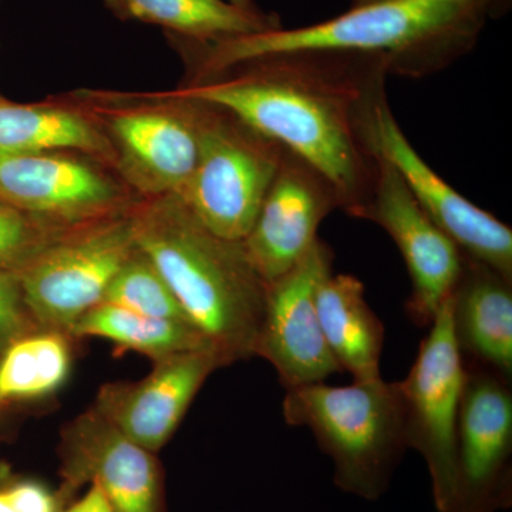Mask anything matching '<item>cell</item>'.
Masks as SVG:
<instances>
[{
	"instance_id": "30bf717a",
	"label": "cell",
	"mask_w": 512,
	"mask_h": 512,
	"mask_svg": "<svg viewBox=\"0 0 512 512\" xmlns=\"http://www.w3.org/2000/svg\"><path fill=\"white\" fill-rule=\"evenodd\" d=\"M332 264V249L318 239L291 271L266 285L255 356L275 367L286 390L322 383L343 372L326 343L316 309L318 286L332 272Z\"/></svg>"
},
{
	"instance_id": "8992f818",
	"label": "cell",
	"mask_w": 512,
	"mask_h": 512,
	"mask_svg": "<svg viewBox=\"0 0 512 512\" xmlns=\"http://www.w3.org/2000/svg\"><path fill=\"white\" fill-rule=\"evenodd\" d=\"M134 249L133 215L60 234L18 271L30 318L39 328L70 333L77 320L103 303Z\"/></svg>"
},
{
	"instance_id": "6da1fadb",
	"label": "cell",
	"mask_w": 512,
	"mask_h": 512,
	"mask_svg": "<svg viewBox=\"0 0 512 512\" xmlns=\"http://www.w3.org/2000/svg\"><path fill=\"white\" fill-rule=\"evenodd\" d=\"M386 73L367 57L284 53L202 77L168 97L227 111L301 158L328 181L339 208L357 218L379 171L367 114Z\"/></svg>"
},
{
	"instance_id": "ac0fdd59",
	"label": "cell",
	"mask_w": 512,
	"mask_h": 512,
	"mask_svg": "<svg viewBox=\"0 0 512 512\" xmlns=\"http://www.w3.org/2000/svg\"><path fill=\"white\" fill-rule=\"evenodd\" d=\"M320 328L330 352L355 382L380 379L384 326L356 276L330 272L316 292Z\"/></svg>"
},
{
	"instance_id": "44dd1931",
	"label": "cell",
	"mask_w": 512,
	"mask_h": 512,
	"mask_svg": "<svg viewBox=\"0 0 512 512\" xmlns=\"http://www.w3.org/2000/svg\"><path fill=\"white\" fill-rule=\"evenodd\" d=\"M70 335L106 339L120 350L141 353L154 362L188 350L211 349L190 323L148 318L109 303H100L77 320Z\"/></svg>"
},
{
	"instance_id": "603a6c76",
	"label": "cell",
	"mask_w": 512,
	"mask_h": 512,
	"mask_svg": "<svg viewBox=\"0 0 512 512\" xmlns=\"http://www.w3.org/2000/svg\"><path fill=\"white\" fill-rule=\"evenodd\" d=\"M103 303L148 318L190 323L163 276L137 247L111 282Z\"/></svg>"
},
{
	"instance_id": "3957f363",
	"label": "cell",
	"mask_w": 512,
	"mask_h": 512,
	"mask_svg": "<svg viewBox=\"0 0 512 512\" xmlns=\"http://www.w3.org/2000/svg\"><path fill=\"white\" fill-rule=\"evenodd\" d=\"M133 221L136 247L224 366L255 356L268 284L241 242L212 235L175 197L156 198Z\"/></svg>"
},
{
	"instance_id": "d6986e66",
	"label": "cell",
	"mask_w": 512,
	"mask_h": 512,
	"mask_svg": "<svg viewBox=\"0 0 512 512\" xmlns=\"http://www.w3.org/2000/svg\"><path fill=\"white\" fill-rule=\"evenodd\" d=\"M123 19L163 26L194 43L279 29V20L259 10H245L225 0H104Z\"/></svg>"
},
{
	"instance_id": "7402d4cb",
	"label": "cell",
	"mask_w": 512,
	"mask_h": 512,
	"mask_svg": "<svg viewBox=\"0 0 512 512\" xmlns=\"http://www.w3.org/2000/svg\"><path fill=\"white\" fill-rule=\"evenodd\" d=\"M72 357L63 332L39 330L13 340L0 359V402L40 399L69 377Z\"/></svg>"
},
{
	"instance_id": "7a4b0ae2",
	"label": "cell",
	"mask_w": 512,
	"mask_h": 512,
	"mask_svg": "<svg viewBox=\"0 0 512 512\" xmlns=\"http://www.w3.org/2000/svg\"><path fill=\"white\" fill-rule=\"evenodd\" d=\"M490 3L493 0H379L305 28L195 43L201 47L198 74L202 79L284 53H336L377 60L387 73L424 76L473 47Z\"/></svg>"
},
{
	"instance_id": "83f0119b",
	"label": "cell",
	"mask_w": 512,
	"mask_h": 512,
	"mask_svg": "<svg viewBox=\"0 0 512 512\" xmlns=\"http://www.w3.org/2000/svg\"><path fill=\"white\" fill-rule=\"evenodd\" d=\"M0 512H15L6 490L0 491Z\"/></svg>"
},
{
	"instance_id": "52a82bcc",
	"label": "cell",
	"mask_w": 512,
	"mask_h": 512,
	"mask_svg": "<svg viewBox=\"0 0 512 512\" xmlns=\"http://www.w3.org/2000/svg\"><path fill=\"white\" fill-rule=\"evenodd\" d=\"M453 295L441 305L406 379L399 382L407 446L426 461L437 512H451L456 491L457 420L464 362L453 330Z\"/></svg>"
},
{
	"instance_id": "4316f807",
	"label": "cell",
	"mask_w": 512,
	"mask_h": 512,
	"mask_svg": "<svg viewBox=\"0 0 512 512\" xmlns=\"http://www.w3.org/2000/svg\"><path fill=\"white\" fill-rule=\"evenodd\" d=\"M64 512H114V508L107 495L101 490L100 485L93 483L82 500L77 501L69 510Z\"/></svg>"
},
{
	"instance_id": "5bb4252c",
	"label": "cell",
	"mask_w": 512,
	"mask_h": 512,
	"mask_svg": "<svg viewBox=\"0 0 512 512\" xmlns=\"http://www.w3.org/2000/svg\"><path fill=\"white\" fill-rule=\"evenodd\" d=\"M335 208L338 198L328 181L284 148L254 227L241 242L256 274L269 284L291 271L318 241L320 222Z\"/></svg>"
},
{
	"instance_id": "ba28073f",
	"label": "cell",
	"mask_w": 512,
	"mask_h": 512,
	"mask_svg": "<svg viewBox=\"0 0 512 512\" xmlns=\"http://www.w3.org/2000/svg\"><path fill=\"white\" fill-rule=\"evenodd\" d=\"M367 137L373 153L392 165L421 210L464 255L512 279V229L468 201L420 157L404 136L384 92L370 104Z\"/></svg>"
},
{
	"instance_id": "9a60e30c",
	"label": "cell",
	"mask_w": 512,
	"mask_h": 512,
	"mask_svg": "<svg viewBox=\"0 0 512 512\" xmlns=\"http://www.w3.org/2000/svg\"><path fill=\"white\" fill-rule=\"evenodd\" d=\"M154 363L150 375L138 382L101 387L94 406L124 436L150 453L173 437L202 384L224 366L211 349L188 350Z\"/></svg>"
},
{
	"instance_id": "f546056e",
	"label": "cell",
	"mask_w": 512,
	"mask_h": 512,
	"mask_svg": "<svg viewBox=\"0 0 512 512\" xmlns=\"http://www.w3.org/2000/svg\"><path fill=\"white\" fill-rule=\"evenodd\" d=\"M357 5H366V3L379 2V0H356Z\"/></svg>"
},
{
	"instance_id": "2e32d148",
	"label": "cell",
	"mask_w": 512,
	"mask_h": 512,
	"mask_svg": "<svg viewBox=\"0 0 512 512\" xmlns=\"http://www.w3.org/2000/svg\"><path fill=\"white\" fill-rule=\"evenodd\" d=\"M64 451L72 477L99 484L114 512H158L160 471L153 453L124 436L96 409L64 431Z\"/></svg>"
},
{
	"instance_id": "d4e9b609",
	"label": "cell",
	"mask_w": 512,
	"mask_h": 512,
	"mask_svg": "<svg viewBox=\"0 0 512 512\" xmlns=\"http://www.w3.org/2000/svg\"><path fill=\"white\" fill-rule=\"evenodd\" d=\"M35 328L23 303L18 272L0 269V345L8 346Z\"/></svg>"
},
{
	"instance_id": "e0dca14e",
	"label": "cell",
	"mask_w": 512,
	"mask_h": 512,
	"mask_svg": "<svg viewBox=\"0 0 512 512\" xmlns=\"http://www.w3.org/2000/svg\"><path fill=\"white\" fill-rule=\"evenodd\" d=\"M451 312L463 362L512 379V279L464 255Z\"/></svg>"
},
{
	"instance_id": "8fae6325",
	"label": "cell",
	"mask_w": 512,
	"mask_h": 512,
	"mask_svg": "<svg viewBox=\"0 0 512 512\" xmlns=\"http://www.w3.org/2000/svg\"><path fill=\"white\" fill-rule=\"evenodd\" d=\"M357 218L376 222L392 237L412 279L407 315L421 328L430 326L456 289L463 269L461 249L427 217L402 177L382 158L372 194Z\"/></svg>"
},
{
	"instance_id": "484cf974",
	"label": "cell",
	"mask_w": 512,
	"mask_h": 512,
	"mask_svg": "<svg viewBox=\"0 0 512 512\" xmlns=\"http://www.w3.org/2000/svg\"><path fill=\"white\" fill-rule=\"evenodd\" d=\"M6 491L15 512H56L53 495L35 481H22Z\"/></svg>"
},
{
	"instance_id": "5b68a950",
	"label": "cell",
	"mask_w": 512,
	"mask_h": 512,
	"mask_svg": "<svg viewBox=\"0 0 512 512\" xmlns=\"http://www.w3.org/2000/svg\"><path fill=\"white\" fill-rule=\"evenodd\" d=\"M197 104L198 160L184 190L175 198L215 237L242 242L254 227L284 148L227 111Z\"/></svg>"
},
{
	"instance_id": "f1b7e54d",
	"label": "cell",
	"mask_w": 512,
	"mask_h": 512,
	"mask_svg": "<svg viewBox=\"0 0 512 512\" xmlns=\"http://www.w3.org/2000/svg\"><path fill=\"white\" fill-rule=\"evenodd\" d=\"M225 2L231 3V5L245 10H258L255 8L254 2H252V0H225Z\"/></svg>"
},
{
	"instance_id": "9c48e42d",
	"label": "cell",
	"mask_w": 512,
	"mask_h": 512,
	"mask_svg": "<svg viewBox=\"0 0 512 512\" xmlns=\"http://www.w3.org/2000/svg\"><path fill=\"white\" fill-rule=\"evenodd\" d=\"M451 512H501L512 505V379L464 363Z\"/></svg>"
},
{
	"instance_id": "1f68e13d",
	"label": "cell",
	"mask_w": 512,
	"mask_h": 512,
	"mask_svg": "<svg viewBox=\"0 0 512 512\" xmlns=\"http://www.w3.org/2000/svg\"><path fill=\"white\" fill-rule=\"evenodd\" d=\"M493 2H494V0H493Z\"/></svg>"
},
{
	"instance_id": "cb8c5ba5",
	"label": "cell",
	"mask_w": 512,
	"mask_h": 512,
	"mask_svg": "<svg viewBox=\"0 0 512 512\" xmlns=\"http://www.w3.org/2000/svg\"><path fill=\"white\" fill-rule=\"evenodd\" d=\"M62 232L0 204V269L18 272Z\"/></svg>"
},
{
	"instance_id": "277c9868",
	"label": "cell",
	"mask_w": 512,
	"mask_h": 512,
	"mask_svg": "<svg viewBox=\"0 0 512 512\" xmlns=\"http://www.w3.org/2000/svg\"><path fill=\"white\" fill-rule=\"evenodd\" d=\"M289 426L308 427L333 463V483L343 493L377 501L409 450L399 382L382 377L349 386L325 382L286 390Z\"/></svg>"
},
{
	"instance_id": "4fadbf2b",
	"label": "cell",
	"mask_w": 512,
	"mask_h": 512,
	"mask_svg": "<svg viewBox=\"0 0 512 512\" xmlns=\"http://www.w3.org/2000/svg\"><path fill=\"white\" fill-rule=\"evenodd\" d=\"M0 202L53 231L109 218L116 185L92 165L57 153L0 154Z\"/></svg>"
},
{
	"instance_id": "7c38bea8",
	"label": "cell",
	"mask_w": 512,
	"mask_h": 512,
	"mask_svg": "<svg viewBox=\"0 0 512 512\" xmlns=\"http://www.w3.org/2000/svg\"><path fill=\"white\" fill-rule=\"evenodd\" d=\"M177 101L180 106L117 111L109 119L106 136L120 173L150 197H177L197 164L200 106Z\"/></svg>"
},
{
	"instance_id": "4dcf8cb0",
	"label": "cell",
	"mask_w": 512,
	"mask_h": 512,
	"mask_svg": "<svg viewBox=\"0 0 512 512\" xmlns=\"http://www.w3.org/2000/svg\"><path fill=\"white\" fill-rule=\"evenodd\" d=\"M0 204H2V202H0Z\"/></svg>"
},
{
	"instance_id": "ffe728a7",
	"label": "cell",
	"mask_w": 512,
	"mask_h": 512,
	"mask_svg": "<svg viewBox=\"0 0 512 512\" xmlns=\"http://www.w3.org/2000/svg\"><path fill=\"white\" fill-rule=\"evenodd\" d=\"M76 150L113 158L109 137L76 111L19 106L0 100V154H43Z\"/></svg>"
}]
</instances>
